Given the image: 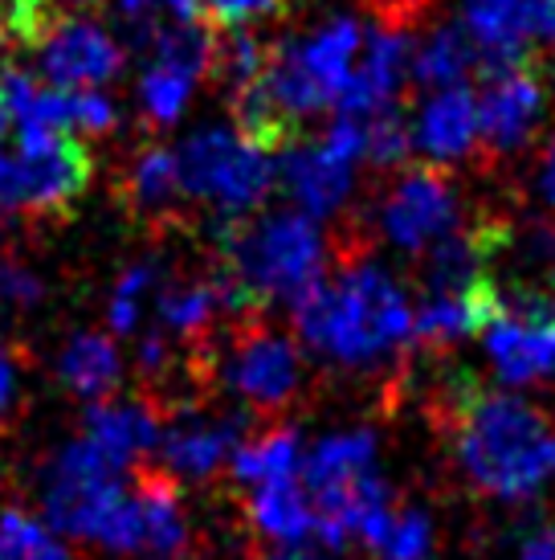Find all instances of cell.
I'll list each match as a JSON object with an SVG mask.
<instances>
[{
    "label": "cell",
    "instance_id": "obj_1",
    "mask_svg": "<svg viewBox=\"0 0 555 560\" xmlns=\"http://www.w3.org/2000/svg\"><path fill=\"white\" fill-rule=\"evenodd\" d=\"M441 425L462 479L482 495L519 503L555 479V421L527 397L465 385L446 393Z\"/></svg>",
    "mask_w": 555,
    "mask_h": 560
},
{
    "label": "cell",
    "instance_id": "obj_2",
    "mask_svg": "<svg viewBox=\"0 0 555 560\" xmlns=\"http://www.w3.org/2000/svg\"><path fill=\"white\" fill-rule=\"evenodd\" d=\"M294 327L319 357L343 369H376L413 340V307L388 270L347 258L294 299Z\"/></svg>",
    "mask_w": 555,
    "mask_h": 560
},
{
    "label": "cell",
    "instance_id": "obj_3",
    "mask_svg": "<svg viewBox=\"0 0 555 560\" xmlns=\"http://www.w3.org/2000/svg\"><path fill=\"white\" fill-rule=\"evenodd\" d=\"M327 242L307 213H265L253 221H229L221 234L216 279L233 299V312H258L262 303L307 295L323 279Z\"/></svg>",
    "mask_w": 555,
    "mask_h": 560
},
{
    "label": "cell",
    "instance_id": "obj_4",
    "mask_svg": "<svg viewBox=\"0 0 555 560\" xmlns=\"http://www.w3.org/2000/svg\"><path fill=\"white\" fill-rule=\"evenodd\" d=\"M188 373L201 385L229 389L253 413L278 418L303 389V352L258 312H237L225 331H213L188 352Z\"/></svg>",
    "mask_w": 555,
    "mask_h": 560
},
{
    "label": "cell",
    "instance_id": "obj_5",
    "mask_svg": "<svg viewBox=\"0 0 555 560\" xmlns=\"http://www.w3.org/2000/svg\"><path fill=\"white\" fill-rule=\"evenodd\" d=\"M176 164H180L188 201L209 205L225 221H241L246 213H253L278 180L270 152L249 143L233 124L192 131L185 148L176 152Z\"/></svg>",
    "mask_w": 555,
    "mask_h": 560
},
{
    "label": "cell",
    "instance_id": "obj_6",
    "mask_svg": "<svg viewBox=\"0 0 555 560\" xmlns=\"http://www.w3.org/2000/svg\"><path fill=\"white\" fill-rule=\"evenodd\" d=\"M123 467L86 438L66 442L42 470V508L62 536L98 545L115 508L123 503Z\"/></svg>",
    "mask_w": 555,
    "mask_h": 560
},
{
    "label": "cell",
    "instance_id": "obj_7",
    "mask_svg": "<svg viewBox=\"0 0 555 560\" xmlns=\"http://www.w3.org/2000/svg\"><path fill=\"white\" fill-rule=\"evenodd\" d=\"M94 156L70 131H13L9 140V213L62 218L86 197Z\"/></svg>",
    "mask_w": 555,
    "mask_h": 560
},
{
    "label": "cell",
    "instance_id": "obj_8",
    "mask_svg": "<svg viewBox=\"0 0 555 560\" xmlns=\"http://www.w3.org/2000/svg\"><path fill=\"white\" fill-rule=\"evenodd\" d=\"M98 548L123 560H188L192 532L180 487L168 470H139L135 487L98 536Z\"/></svg>",
    "mask_w": 555,
    "mask_h": 560
},
{
    "label": "cell",
    "instance_id": "obj_9",
    "mask_svg": "<svg viewBox=\"0 0 555 560\" xmlns=\"http://www.w3.org/2000/svg\"><path fill=\"white\" fill-rule=\"evenodd\" d=\"M494 373L507 385H531L555 373V287L498 291V312L479 331Z\"/></svg>",
    "mask_w": 555,
    "mask_h": 560
},
{
    "label": "cell",
    "instance_id": "obj_10",
    "mask_svg": "<svg viewBox=\"0 0 555 560\" xmlns=\"http://www.w3.org/2000/svg\"><path fill=\"white\" fill-rule=\"evenodd\" d=\"M209 46L213 37L192 21H176L168 30L143 25L147 62L139 74V110L155 131H164L185 115L192 86L201 82V74H209Z\"/></svg>",
    "mask_w": 555,
    "mask_h": 560
},
{
    "label": "cell",
    "instance_id": "obj_11",
    "mask_svg": "<svg viewBox=\"0 0 555 560\" xmlns=\"http://www.w3.org/2000/svg\"><path fill=\"white\" fill-rule=\"evenodd\" d=\"M543 110H547V86H543L535 62H515L491 70L479 98L482 156H519L527 143L535 140Z\"/></svg>",
    "mask_w": 555,
    "mask_h": 560
},
{
    "label": "cell",
    "instance_id": "obj_12",
    "mask_svg": "<svg viewBox=\"0 0 555 560\" xmlns=\"http://www.w3.org/2000/svg\"><path fill=\"white\" fill-rule=\"evenodd\" d=\"M458 218H462L458 188L449 185V176L437 168L404 172L401 180L380 197V230L392 246L409 249V254H425L433 242L453 234Z\"/></svg>",
    "mask_w": 555,
    "mask_h": 560
},
{
    "label": "cell",
    "instance_id": "obj_13",
    "mask_svg": "<svg viewBox=\"0 0 555 560\" xmlns=\"http://www.w3.org/2000/svg\"><path fill=\"white\" fill-rule=\"evenodd\" d=\"M160 454L168 475L204 482L233 458L246 434V418L241 413H209L197 401H172L160 409Z\"/></svg>",
    "mask_w": 555,
    "mask_h": 560
},
{
    "label": "cell",
    "instance_id": "obj_14",
    "mask_svg": "<svg viewBox=\"0 0 555 560\" xmlns=\"http://www.w3.org/2000/svg\"><path fill=\"white\" fill-rule=\"evenodd\" d=\"M462 16L486 58V74L531 62L535 49H555V0H462Z\"/></svg>",
    "mask_w": 555,
    "mask_h": 560
},
{
    "label": "cell",
    "instance_id": "obj_15",
    "mask_svg": "<svg viewBox=\"0 0 555 560\" xmlns=\"http://www.w3.org/2000/svg\"><path fill=\"white\" fill-rule=\"evenodd\" d=\"M33 49L49 86L62 91H98L123 70V46L86 16H58Z\"/></svg>",
    "mask_w": 555,
    "mask_h": 560
},
{
    "label": "cell",
    "instance_id": "obj_16",
    "mask_svg": "<svg viewBox=\"0 0 555 560\" xmlns=\"http://www.w3.org/2000/svg\"><path fill=\"white\" fill-rule=\"evenodd\" d=\"M409 58H413V46H409V30L401 21H385L376 30H364V49H359L352 74H347V86L335 103L340 115L368 119L376 110L392 107L404 74H409Z\"/></svg>",
    "mask_w": 555,
    "mask_h": 560
},
{
    "label": "cell",
    "instance_id": "obj_17",
    "mask_svg": "<svg viewBox=\"0 0 555 560\" xmlns=\"http://www.w3.org/2000/svg\"><path fill=\"white\" fill-rule=\"evenodd\" d=\"M155 331H164L176 348L185 352H197L209 336L216 331V319L221 315H237L233 312V299L225 295L221 279H160L155 287Z\"/></svg>",
    "mask_w": 555,
    "mask_h": 560
},
{
    "label": "cell",
    "instance_id": "obj_18",
    "mask_svg": "<svg viewBox=\"0 0 555 560\" xmlns=\"http://www.w3.org/2000/svg\"><path fill=\"white\" fill-rule=\"evenodd\" d=\"M278 180H282V188H286V197L294 201L298 213H307V218H331L352 197L355 164L335 156L323 140L298 143L278 164Z\"/></svg>",
    "mask_w": 555,
    "mask_h": 560
},
{
    "label": "cell",
    "instance_id": "obj_19",
    "mask_svg": "<svg viewBox=\"0 0 555 560\" xmlns=\"http://www.w3.org/2000/svg\"><path fill=\"white\" fill-rule=\"evenodd\" d=\"M494 312H498L494 279L465 287V291H425L413 315V340L433 352H449L470 336H479Z\"/></svg>",
    "mask_w": 555,
    "mask_h": 560
},
{
    "label": "cell",
    "instance_id": "obj_20",
    "mask_svg": "<svg viewBox=\"0 0 555 560\" xmlns=\"http://www.w3.org/2000/svg\"><path fill=\"white\" fill-rule=\"evenodd\" d=\"M119 197L131 209V218L152 221V225H176V221L185 218V201H188L176 152L164 148V143L139 148L135 156H131V164H127Z\"/></svg>",
    "mask_w": 555,
    "mask_h": 560
},
{
    "label": "cell",
    "instance_id": "obj_21",
    "mask_svg": "<svg viewBox=\"0 0 555 560\" xmlns=\"http://www.w3.org/2000/svg\"><path fill=\"white\" fill-rule=\"evenodd\" d=\"M413 143L433 164H458L479 148V98L465 86H441L421 107L413 124Z\"/></svg>",
    "mask_w": 555,
    "mask_h": 560
},
{
    "label": "cell",
    "instance_id": "obj_22",
    "mask_svg": "<svg viewBox=\"0 0 555 560\" xmlns=\"http://www.w3.org/2000/svg\"><path fill=\"white\" fill-rule=\"evenodd\" d=\"M86 442H94L110 463L131 467L139 454L160 446V405L155 401H98L86 413Z\"/></svg>",
    "mask_w": 555,
    "mask_h": 560
},
{
    "label": "cell",
    "instance_id": "obj_23",
    "mask_svg": "<svg viewBox=\"0 0 555 560\" xmlns=\"http://www.w3.org/2000/svg\"><path fill=\"white\" fill-rule=\"evenodd\" d=\"M249 528L274 548H298L315 540V508L298 479H278L253 487L246 499Z\"/></svg>",
    "mask_w": 555,
    "mask_h": 560
},
{
    "label": "cell",
    "instance_id": "obj_24",
    "mask_svg": "<svg viewBox=\"0 0 555 560\" xmlns=\"http://www.w3.org/2000/svg\"><path fill=\"white\" fill-rule=\"evenodd\" d=\"M409 74L421 86H433V91H441V86H465L470 74H486V58H482L479 42L470 37L465 25H437L413 49Z\"/></svg>",
    "mask_w": 555,
    "mask_h": 560
},
{
    "label": "cell",
    "instance_id": "obj_25",
    "mask_svg": "<svg viewBox=\"0 0 555 560\" xmlns=\"http://www.w3.org/2000/svg\"><path fill=\"white\" fill-rule=\"evenodd\" d=\"M62 385L86 401H107L115 385L123 381V357L103 331H78L58 357Z\"/></svg>",
    "mask_w": 555,
    "mask_h": 560
},
{
    "label": "cell",
    "instance_id": "obj_26",
    "mask_svg": "<svg viewBox=\"0 0 555 560\" xmlns=\"http://www.w3.org/2000/svg\"><path fill=\"white\" fill-rule=\"evenodd\" d=\"M303 438L291 425H270L262 434L241 438V446L233 451V479L241 487H262V482L294 479L303 467Z\"/></svg>",
    "mask_w": 555,
    "mask_h": 560
},
{
    "label": "cell",
    "instance_id": "obj_27",
    "mask_svg": "<svg viewBox=\"0 0 555 560\" xmlns=\"http://www.w3.org/2000/svg\"><path fill=\"white\" fill-rule=\"evenodd\" d=\"M265 62H270V46L249 30H221L209 46V74L221 91H229V98L262 79Z\"/></svg>",
    "mask_w": 555,
    "mask_h": 560
},
{
    "label": "cell",
    "instance_id": "obj_28",
    "mask_svg": "<svg viewBox=\"0 0 555 560\" xmlns=\"http://www.w3.org/2000/svg\"><path fill=\"white\" fill-rule=\"evenodd\" d=\"M160 279H164V270L155 262H131L123 275H119V282H115V291H110V299H107V324L115 336L139 331L143 307L152 303Z\"/></svg>",
    "mask_w": 555,
    "mask_h": 560
},
{
    "label": "cell",
    "instance_id": "obj_29",
    "mask_svg": "<svg viewBox=\"0 0 555 560\" xmlns=\"http://www.w3.org/2000/svg\"><path fill=\"white\" fill-rule=\"evenodd\" d=\"M0 560H70V552L42 520L9 508L0 512Z\"/></svg>",
    "mask_w": 555,
    "mask_h": 560
},
{
    "label": "cell",
    "instance_id": "obj_30",
    "mask_svg": "<svg viewBox=\"0 0 555 560\" xmlns=\"http://www.w3.org/2000/svg\"><path fill=\"white\" fill-rule=\"evenodd\" d=\"M359 124H364V160L371 164L392 168V164H404V156L413 152V127L397 107L376 110Z\"/></svg>",
    "mask_w": 555,
    "mask_h": 560
},
{
    "label": "cell",
    "instance_id": "obj_31",
    "mask_svg": "<svg viewBox=\"0 0 555 560\" xmlns=\"http://www.w3.org/2000/svg\"><path fill=\"white\" fill-rule=\"evenodd\" d=\"M433 552V520L421 508H404L397 503L392 524H388L385 540L376 548L380 560H425Z\"/></svg>",
    "mask_w": 555,
    "mask_h": 560
},
{
    "label": "cell",
    "instance_id": "obj_32",
    "mask_svg": "<svg viewBox=\"0 0 555 560\" xmlns=\"http://www.w3.org/2000/svg\"><path fill=\"white\" fill-rule=\"evenodd\" d=\"M286 9L291 0H201V13L209 16L213 30H249Z\"/></svg>",
    "mask_w": 555,
    "mask_h": 560
},
{
    "label": "cell",
    "instance_id": "obj_33",
    "mask_svg": "<svg viewBox=\"0 0 555 560\" xmlns=\"http://www.w3.org/2000/svg\"><path fill=\"white\" fill-rule=\"evenodd\" d=\"M66 119H70V131L107 136L119 124V110H115V103L103 91H66Z\"/></svg>",
    "mask_w": 555,
    "mask_h": 560
},
{
    "label": "cell",
    "instance_id": "obj_34",
    "mask_svg": "<svg viewBox=\"0 0 555 560\" xmlns=\"http://www.w3.org/2000/svg\"><path fill=\"white\" fill-rule=\"evenodd\" d=\"M42 295H46V287L29 266L16 262V258H0V303L33 307V303H42Z\"/></svg>",
    "mask_w": 555,
    "mask_h": 560
},
{
    "label": "cell",
    "instance_id": "obj_35",
    "mask_svg": "<svg viewBox=\"0 0 555 560\" xmlns=\"http://www.w3.org/2000/svg\"><path fill=\"white\" fill-rule=\"evenodd\" d=\"M119 9L135 25H152L155 13H172L176 21H197L201 16V0H119Z\"/></svg>",
    "mask_w": 555,
    "mask_h": 560
},
{
    "label": "cell",
    "instance_id": "obj_36",
    "mask_svg": "<svg viewBox=\"0 0 555 560\" xmlns=\"http://www.w3.org/2000/svg\"><path fill=\"white\" fill-rule=\"evenodd\" d=\"M16 393H21V364H16V352L0 340V421L9 418V409L16 405Z\"/></svg>",
    "mask_w": 555,
    "mask_h": 560
},
{
    "label": "cell",
    "instance_id": "obj_37",
    "mask_svg": "<svg viewBox=\"0 0 555 560\" xmlns=\"http://www.w3.org/2000/svg\"><path fill=\"white\" fill-rule=\"evenodd\" d=\"M519 560H555V524H540L527 532Z\"/></svg>",
    "mask_w": 555,
    "mask_h": 560
},
{
    "label": "cell",
    "instance_id": "obj_38",
    "mask_svg": "<svg viewBox=\"0 0 555 560\" xmlns=\"http://www.w3.org/2000/svg\"><path fill=\"white\" fill-rule=\"evenodd\" d=\"M535 185H540V197L547 205H555V143L543 152L540 160V176H535Z\"/></svg>",
    "mask_w": 555,
    "mask_h": 560
},
{
    "label": "cell",
    "instance_id": "obj_39",
    "mask_svg": "<svg viewBox=\"0 0 555 560\" xmlns=\"http://www.w3.org/2000/svg\"><path fill=\"white\" fill-rule=\"evenodd\" d=\"M49 4V13H54V21L58 16H82V13H91V9H98L103 0H46Z\"/></svg>",
    "mask_w": 555,
    "mask_h": 560
},
{
    "label": "cell",
    "instance_id": "obj_40",
    "mask_svg": "<svg viewBox=\"0 0 555 560\" xmlns=\"http://www.w3.org/2000/svg\"><path fill=\"white\" fill-rule=\"evenodd\" d=\"M253 560H327V557L307 545H298V548H270V552H262V557H253Z\"/></svg>",
    "mask_w": 555,
    "mask_h": 560
}]
</instances>
